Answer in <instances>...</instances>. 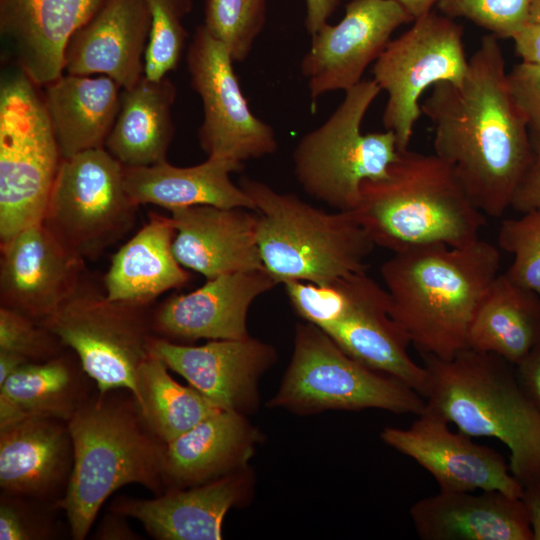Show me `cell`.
<instances>
[{"label": "cell", "instance_id": "obj_20", "mask_svg": "<svg viewBox=\"0 0 540 540\" xmlns=\"http://www.w3.org/2000/svg\"><path fill=\"white\" fill-rule=\"evenodd\" d=\"M151 18L144 0H108L69 38L64 72L104 75L122 89L145 75Z\"/></svg>", "mask_w": 540, "mask_h": 540}, {"label": "cell", "instance_id": "obj_37", "mask_svg": "<svg viewBox=\"0 0 540 540\" xmlns=\"http://www.w3.org/2000/svg\"><path fill=\"white\" fill-rule=\"evenodd\" d=\"M449 18H465L496 38H513L528 22L530 0H438Z\"/></svg>", "mask_w": 540, "mask_h": 540}, {"label": "cell", "instance_id": "obj_19", "mask_svg": "<svg viewBox=\"0 0 540 540\" xmlns=\"http://www.w3.org/2000/svg\"><path fill=\"white\" fill-rule=\"evenodd\" d=\"M276 285L277 281L265 268L209 279L201 287L171 296L160 304L153 317V327L168 340L248 337L251 305Z\"/></svg>", "mask_w": 540, "mask_h": 540}, {"label": "cell", "instance_id": "obj_6", "mask_svg": "<svg viewBox=\"0 0 540 540\" xmlns=\"http://www.w3.org/2000/svg\"><path fill=\"white\" fill-rule=\"evenodd\" d=\"M142 417L108 400L81 402L67 421L73 462L59 501L74 539H84L105 500L137 483L159 492L164 444L142 427Z\"/></svg>", "mask_w": 540, "mask_h": 540}, {"label": "cell", "instance_id": "obj_26", "mask_svg": "<svg viewBox=\"0 0 540 540\" xmlns=\"http://www.w3.org/2000/svg\"><path fill=\"white\" fill-rule=\"evenodd\" d=\"M243 167V163L213 156L189 167H177L167 160L148 166H124V185L138 206L153 204L171 211L208 205L255 211L251 198L231 179V173Z\"/></svg>", "mask_w": 540, "mask_h": 540}, {"label": "cell", "instance_id": "obj_45", "mask_svg": "<svg viewBox=\"0 0 540 540\" xmlns=\"http://www.w3.org/2000/svg\"><path fill=\"white\" fill-rule=\"evenodd\" d=\"M520 498L527 513L533 540H540V481L524 485Z\"/></svg>", "mask_w": 540, "mask_h": 540}, {"label": "cell", "instance_id": "obj_31", "mask_svg": "<svg viewBox=\"0 0 540 540\" xmlns=\"http://www.w3.org/2000/svg\"><path fill=\"white\" fill-rule=\"evenodd\" d=\"M539 342L540 296L498 274L472 319L467 348L516 366Z\"/></svg>", "mask_w": 540, "mask_h": 540}, {"label": "cell", "instance_id": "obj_25", "mask_svg": "<svg viewBox=\"0 0 540 540\" xmlns=\"http://www.w3.org/2000/svg\"><path fill=\"white\" fill-rule=\"evenodd\" d=\"M262 441L247 415L220 410L164 444V478L191 487L243 470Z\"/></svg>", "mask_w": 540, "mask_h": 540}, {"label": "cell", "instance_id": "obj_21", "mask_svg": "<svg viewBox=\"0 0 540 540\" xmlns=\"http://www.w3.org/2000/svg\"><path fill=\"white\" fill-rule=\"evenodd\" d=\"M253 489L254 473L247 467L154 499H121L113 511L138 520L157 539L219 540L226 514L245 505Z\"/></svg>", "mask_w": 540, "mask_h": 540}, {"label": "cell", "instance_id": "obj_8", "mask_svg": "<svg viewBox=\"0 0 540 540\" xmlns=\"http://www.w3.org/2000/svg\"><path fill=\"white\" fill-rule=\"evenodd\" d=\"M267 407L300 416L365 409L417 416L426 401L402 381L358 362L322 329L304 322L295 328L290 362Z\"/></svg>", "mask_w": 540, "mask_h": 540}, {"label": "cell", "instance_id": "obj_7", "mask_svg": "<svg viewBox=\"0 0 540 540\" xmlns=\"http://www.w3.org/2000/svg\"><path fill=\"white\" fill-rule=\"evenodd\" d=\"M38 87L16 64L1 75V243L43 221L62 161Z\"/></svg>", "mask_w": 540, "mask_h": 540}, {"label": "cell", "instance_id": "obj_35", "mask_svg": "<svg viewBox=\"0 0 540 540\" xmlns=\"http://www.w3.org/2000/svg\"><path fill=\"white\" fill-rule=\"evenodd\" d=\"M266 21V0H205L203 26L234 62L247 59Z\"/></svg>", "mask_w": 540, "mask_h": 540}, {"label": "cell", "instance_id": "obj_24", "mask_svg": "<svg viewBox=\"0 0 540 540\" xmlns=\"http://www.w3.org/2000/svg\"><path fill=\"white\" fill-rule=\"evenodd\" d=\"M423 540H533L520 497L489 490L441 491L410 508Z\"/></svg>", "mask_w": 540, "mask_h": 540}, {"label": "cell", "instance_id": "obj_15", "mask_svg": "<svg viewBox=\"0 0 540 540\" xmlns=\"http://www.w3.org/2000/svg\"><path fill=\"white\" fill-rule=\"evenodd\" d=\"M444 418L426 409L408 428L386 427L381 440L413 459L436 481L441 491L495 490L521 497L523 487L496 450L452 431Z\"/></svg>", "mask_w": 540, "mask_h": 540}, {"label": "cell", "instance_id": "obj_28", "mask_svg": "<svg viewBox=\"0 0 540 540\" xmlns=\"http://www.w3.org/2000/svg\"><path fill=\"white\" fill-rule=\"evenodd\" d=\"M62 159L103 148L120 106V85L104 75L62 74L44 86Z\"/></svg>", "mask_w": 540, "mask_h": 540}, {"label": "cell", "instance_id": "obj_2", "mask_svg": "<svg viewBox=\"0 0 540 540\" xmlns=\"http://www.w3.org/2000/svg\"><path fill=\"white\" fill-rule=\"evenodd\" d=\"M500 253L478 239L464 247L428 244L395 252L380 269L391 316L421 355L449 359L467 335Z\"/></svg>", "mask_w": 540, "mask_h": 540}, {"label": "cell", "instance_id": "obj_42", "mask_svg": "<svg viewBox=\"0 0 540 540\" xmlns=\"http://www.w3.org/2000/svg\"><path fill=\"white\" fill-rule=\"evenodd\" d=\"M520 386L540 409V342L515 366Z\"/></svg>", "mask_w": 540, "mask_h": 540}, {"label": "cell", "instance_id": "obj_9", "mask_svg": "<svg viewBox=\"0 0 540 540\" xmlns=\"http://www.w3.org/2000/svg\"><path fill=\"white\" fill-rule=\"evenodd\" d=\"M380 91L373 79L360 81L293 151L294 176L303 191L336 211H353L360 200L362 183L385 177L398 157L393 131H361L363 119Z\"/></svg>", "mask_w": 540, "mask_h": 540}, {"label": "cell", "instance_id": "obj_46", "mask_svg": "<svg viewBox=\"0 0 540 540\" xmlns=\"http://www.w3.org/2000/svg\"><path fill=\"white\" fill-rule=\"evenodd\" d=\"M26 363L30 362L20 355L0 351V385H2L12 373Z\"/></svg>", "mask_w": 540, "mask_h": 540}, {"label": "cell", "instance_id": "obj_17", "mask_svg": "<svg viewBox=\"0 0 540 540\" xmlns=\"http://www.w3.org/2000/svg\"><path fill=\"white\" fill-rule=\"evenodd\" d=\"M342 283L345 301L341 313L322 330L349 356L402 381L424 398L427 371L409 355L411 343L391 316L385 287L366 271L343 277Z\"/></svg>", "mask_w": 540, "mask_h": 540}, {"label": "cell", "instance_id": "obj_3", "mask_svg": "<svg viewBox=\"0 0 540 540\" xmlns=\"http://www.w3.org/2000/svg\"><path fill=\"white\" fill-rule=\"evenodd\" d=\"M353 212L375 246L393 253L428 244L464 247L486 225L445 161L409 149L399 151L385 177L362 183Z\"/></svg>", "mask_w": 540, "mask_h": 540}, {"label": "cell", "instance_id": "obj_41", "mask_svg": "<svg viewBox=\"0 0 540 540\" xmlns=\"http://www.w3.org/2000/svg\"><path fill=\"white\" fill-rule=\"evenodd\" d=\"M25 515L12 503L2 502L0 506V539L29 540L36 538Z\"/></svg>", "mask_w": 540, "mask_h": 540}, {"label": "cell", "instance_id": "obj_27", "mask_svg": "<svg viewBox=\"0 0 540 540\" xmlns=\"http://www.w3.org/2000/svg\"><path fill=\"white\" fill-rule=\"evenodd\" d=\"M175 234L170 216L151 214L113 255L104 276L105 296L143 307L164 292L186 285L191 275L174 255Z\"/></svg>", "mask_w": 540, "mask_h": 540}, {"label": "cell", "instance_id": "obj_40", "mask_svg": "<svg viewBox=\"0 0 540 540\" xmlns=\"http://www.w3.org/2000/svg\"><path fill=\"white\" fill-rule=\"evenodd\" d=\"M532 161L522 177L511 202L515 211L540 209V131L530 130Z\"/></svg>", "mask_w": 540, "mask_h": 540}, {"label": "cell", "instance_id": "obj_34", "mask_svg": "<svg viewBox=\"0 0 540 540\" xmlns=\"http://www.w3.org/2000/svg\"><path fill=\"white\" fill-rule=\"evenodd\" d=\"M151 18L145 54V76L161 80L175 70L186 48L188 33L184 18L192 10V0H144Z\"/></svg>", "mask_w": 540, "mask_h": 540}, {"label": "cell", "instance_id": "obj_10", "mask_svg": "<svg viewBox=\"0 0 540 540\" xmlns=\"http://www.w3.org/2000/svg\"><path fill=\"white\" fill-rule=\"evenodd\" d=\"M124 166L104 147L61 161L42 223L71 253L96 259L133 227Z\"/></svg>", "mask_w": 540, "mask_h": 540}, {"label": "cell", "instance_id": "obj_48", "mask_svg": "<svg viewBox=\"0 0 540 540\" xmlns=\"http://www.w3.org/2000/svg\"><path fill=\"white\" fill-rule=\"evenodd\" d=\"M529 22L540 25V0H530Z\"/></svg>", "mask_w": 540, "mask_h": 540}, {"label": "cell", "instance_id": "obj_22", "mask_svg": "<svg viewBox=\"0 0 540 540\" xmlns=\"http://www.w3.org/2000/svg\"><path fill=\"white\" fill-rule=\"evenodd\" d=\"M108 0H0V34L12 62L38 86L64 72L71 35Z\"/></svg>", "mask_w": 540, "mask_h": 540}, {"label": "cell", "instance_id": "obj_14", "mask_svg": "<svg viewBox=\"0 0 540 540\" xmlns=\"http://www.w3.org/2000/svg\"><path fill=\"white\" fill-rule=\"evenodd\" d=\"M414 18L394 0H351L344 17L326 23L311 36L301 60L311 99L347 90L360 81L366 68L380 56L393 32Z\"/></svg>", "mask_w": 540, "mask_h": 540}, {"label": "cell", "instance_id": "obj_11", "mask_svg": "<svg viewBox=\"0 0 540 540\" xmlns=\"http://www.w3.org/2000/svg\"><path fill=\"white\" fill-rule=\"evenodd\" d=\"M462 26L433 11L389 41L373 64V80L387 93L385 130L396 135L399 151L408 149L422 114L419 100L440 82L460 84L468 71Z\"/></svg>", "mask_w": 540, "mask_h": 540}, {"label": "cell", "instance_id": "obj_32", "mask_svg": "<svg viewBox=\"0 0 540 540\" xmlns=\"http://www.w3.org/2000/svg\"><path fill=\"white\" fill-rule=\"evenodd\" d=\"M68 362L54 357L26 363L0 385V427L32 418L68 419L80 405Z\"/></svg>", "mask_w": 540, "mask_h": 540}, {"label": "cell", "instance_id": "obj_13", "mask_svg": "<svg viewBox=\"0 0 540 540\" xmlns=\"http://www.w3.org/2000/svg\"><path fill=\"white\" fill-rule=\"evenodd\" d=\"M233 63L226 47L203 25L198 26L188 45L186 64L191 86L202 102L200 146L207 156L244 164L274 154L278 141L272 126L251 111Z\"/></svg>", "mask_w": 540, "mask_h": 540}, {"label": "cell", "instance_id": "obj_16", "mask_svg": "<svg viewBox=\"0 0 540 540\" xmlns=\"http://www.w3.org/2000/svg\"><path fill=\"white\" fill-rule=\"evenodd\" d=\"M148 347L215 406L247 416L259 406L261 377L278 360L274 346L250 335L200 346L151 336Z\"/></svg>", "mask_w": 540, "mask_h": 540}, {"label": "cell", "instance_id": "obj_4", "mask_svg": "<svg viewBox=\"0 0 540 540\" xmlns=\"http://www.w3.org/2000/svg\"><path fill=\"white\" fill-rule=\"evenodd\" d=\"M421 356L426 409L471 437L504 443L510 471L522 487L540 481V409L520 386L515 366L470 348L449 359Z\"/></svg>", "mask_w": 540, "mask_h": 540}, {"label": "cell", "instance_id": "obj_43", "mask_svg": "<svg viewBox=\"0 0 540 540\" xmlns=\"http://www.w3.org/2000/svg\"><path fill=\"white\" fill-rule=\"evenodd\" d=\"M523 62L540 66V25L528 22L513 38Z\"/></svg>", "mask_w": 540, "mask_h": 540}, {"label": "cell", "instance_id": "obj_44", "mask_svg": "<svg viewBox=\"0 0 540 540\" xmlns=\"http://www.w3.org/2000/svg\"><path fill=\"white\" fill-rule=\"evenodd\" d=\"M306 18L305 27L312 36L325 25L331 14L335 11L340 0H305Z\"/></svg>", "mask_w": 540, "mask_h": 540}, {"label": "cell", "instance_id": "obj_36", "mask_svg": "<svg viewBox=\"0 0 540 540\" xmlns=\"http://www.w3.org/2000/svg\"><path fill=\"white\" fill-rule=\"evenodd\" d=\"M499 246L513 255L505 275L540 296V209L506 219L498 233Z\"/></svg>", "mask_w": 540, "mask_h": 540}, {"label": "cell", "instance_id": "obj_38", "mask_svg": "<svg viewBox=\"0 0 540 540\" xmlns=\"http://www.w3.org/2000/svg\"><path fill=\"white\" fill-rule=\"evenodd\" d=\"M60 341L36 320L1 306L0 351L27 359L49 360L55 357Z\"/></svg>", "mask_w": 540, "mask_h": 540}, {"label": "cell", "instance_id": "obj_18", "mask_svg": "<svg viewBox=\"0 0 540 540\" xmlns=\"http://www.w3.org/2000/svg\"><path fill=\"white\" fill-rule=\"evenodd\" d=\"M84 259L68 251L41 222L1 243V306L38 322L82 286Z\"/></svg>", "mask_w": 540, "mask_h": 540}, {"label": "cell", "instance_id": "obj_5", "mask_svg": "<svg viewBox=\"0 0 540 540\" xmlns=\"http://www.w3.org/2000/svg\"><path fill=\"white\" fill-rule=\"evenodd\" d=\"M239 186L255 205L261 259L278 284H327L366 271L376 246L355 212H327L247 176Z\"/></svg>", "mask_w": 540, "mask_h": 540}, {"label": "cell", "instance_id": "obj_23", "mask_svg": "<svg viewBox=\"0 0 540 540\" xmlns=\"http://www.w3.org/2000/svg\"><path fill=\"white\" fill-rule=\"evenodd\" d=\"M170 212L176 230L173 251L184 268L206 280L264 268L252 210L199 205Z\"/></svg>", "mask_w": 540, "mask_h": 540}, {"label": "cell", "instance_id": "obj_39", "mask_svg": "<svg viewBox=\"0 0 540 540\" xmlns=\"http://www.w3.org/2000/svg\"><path fill=\"white\" fill-rule=\"evenodd\" d=\"M507 79L529 130L540 131V66L521 61L507 73Z\"/></svg>", "mask_w": 540, "mask_h": 540}, {"label": "cell", "instance_id": "obj_12", "mask_svg": "<svg viewBox=\"0 0 540 540\" xmlns=\"http://www.w3.org/2000/svg\"><path fill=\"white\" fill-rule=\"evenodd\" d=\"M141 309L111 301L82 285L39 323L77 354L101 394L125 388L134 398L139 368L150 356L151 335Z\"/></svg>", "mask_w": 540, "mask_h": 540}, {"label": "cell", "instance_id": "obj_29", "mask_svg": "<svg viewBox=\"0 0 540 540\" xmlns=\"http://www.w3.org/2000/svg\"><path fill=\"white\" fill-rule=\"evenodd\" d=\"M73 459L67 425L32 417L0 427V485L13 494L40 496L65 477Z\"/></svg>", "mask_w": 540, "mask_h": 540}, {"label": "cell", "instance_id": "obj_30", "mask_svg": "<svg viewBox=\"0 0 540 540\" xmlns=\"http://www.w3.org/2000/svg\"><path fill=\"white\" fill-rule=\"evenodd\" d=\"M177 90L170 78L145 75L122 89L120 106L104 148L125 167L148 166L166 160L174 137L172 106Z\"/></svg>", "mask_w": 540, "mask_h": 540}, {"label": "cell", "instance_id": "obj_1", "mask_svg": "<svg viewBox=\"0 0 540 540\" xmlns=\"http://www.w3.org/2000/svg\"><path fill=\"white\" fill-rule=\"evenodd\" d=\"M497 39L484 36L463 81L435 84L421 105L434 125V154L490 217L511 207L532 161L529 127L511 95Z\"/></svg>", "mask_w": 540, "mask_h": 540}, {"label": "cell", "instance_id": "obj_33", "mask_svg": "<svg viewBox=\"0 0 540 540\" xmlns=\"http://www.w3.org/2000/svg\"><path fill=\"white\" fill-rule=\"evenodd\" d=\"M134 400L140 416L163 444L222 410L191 385L175 381L168 367L151 354L139 368Z\"/></svg>", "mask_w": 540, "mask_h": 540}, {"label": "cell", "instance_id": "obj_47", "mask_svg": "<svg viewBox=\"0 0 540 540\" xmlns=\"http://www.w3.org/2000/svg\"><path fill=\"white\" fill-rule=\"evenodd\" d=\"M399 3L414 20L431 12L438 0H394Z\"/></svg>", "mask_w": 540, "mask_h": 540}]
</instances>
